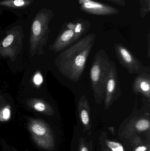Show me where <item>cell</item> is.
I'll return each instance as SVG.
<instances>
[{"label":"cell","mask_w":150,"mask_h":151,"mask_svg":"<svg viewBox=\"0 0 150 151\" xmlns=\"http://www.w3.org/2000/svg\"><path fill=\"white\" fill-rule=\"evenodd\" d=\"M96 38L95 34L88 35L58 55L55 65L68 80L75 83L79 81Z\"/></svg>","instance_id":"6da1fadb"},{"label":"cell","mask_w":150,"mask_h":151,"mask_svg":"<svg viewBox=\"0 0 150 151\" xmlns=\"http://www.w3.org/2000/svg\"><path fill=\"white\" fill-rule=\"evenodd\" d=\"M112 61L104 49L96 53L90 70L92 88L95 102L101 104L105 99L106 85Z\"/></svg>","instance_id":"7a4b0ae2"},{"label":"cell","mask_w":150,"mask_h":151,"mask_svg":"<svg viewBox=\"0 0 150 151\" xmlns=\"http://www.w3.org/2000/svg\"><path fill=\"white\" fill-rule=\"evenodd\" d=\"M54 15L51 10L45 8L40 10L32 22L30 39V52L32 57L44 54L50 32L49 24Z\"/></svg>","instance_id":"3957f363"},{"label":"cell","mask_w":150,"mask_h":151,"mask_svg":"<svg viewBox=\"0 0 150 151\" xmlns=\"http://www.w3.org/2000/svg\"><path fill=\"white\" fill-rule=\"evenodd\" d=\"M24 36L21 26H15L7 31L5 37L0 41V56L14 62L22 50Z\"/></svg>","instance_id":"277c9868"},{"label":"cell","mask_w":150,"mask_h":151,"mask_svg":"<svg viewBox=\"0 0 150 151\" xmlns=\"http://www.w3.org/2000/svg\"><path fill=\"white\" fill-rule=\"evenodd\" d=\"M114 49L117 59L129 74L149 73V69L144 66L123 44L114 43Z\"/></svg>","instance_id":"5b68a950"},{"label":"cell","mask_w":150,"mask_h":151,"mask_svg":"<svg viewBox=\"0 0 150 151\" xmlns=\"http://www.w3.org/2000/svg\"><path fill=\"white\" fill-rule=\"evenodd\" d=\"M122 94L117 68L114 63L112 61L106 85L105 94L104 100L105 110L109 109L114 103L119 98Z\"/></svg>","instance_id":"8992f818"},{"label":"cell","mask_w":150,"mask_h":151,"mask_svg":"<svg viewBox=\"0 0 150 151\" xmlns=\"http://www.w3.org/2000/svg\"><path fill=\"white\" fill-rule=\"evenodd\" d=\"M73 22H67L62 27L60 34L49 49L54 53L62 51L64 49L77 41L74 31Z\"/></svg>","instance_id":"52a82bcc"},{"label":"cell","mask_w":150,"mask_h":151,"mask_svg":"<svg viewBox=\"0 0 150 151\" xmlns=\"http://www.w3.org/2000/svg\"><path fill=\"white\" fill-rule=\"evenodd\" d=\"M82 10L89 14L99 16L116 15L119 10L113 6L92 0H78Z\"/></svg>","instance_id":"ba28073f"},{"label":"cell","mask_w":150,"mask_h":151,"mask_svg":"<svg viewBox=\"0 0 150 151\" xmlns=\"http://www.w3.org/2000/svg\"><path fill=\"white\" fill-rule=\"evenodd\" d=\"M132 91L135 94L143 95L150 101V75L146 72L137 74L132 86Z\"/></svg>","instance_id":"9c48e42d"},{"label":"cell","mask_w":150,"mask_h":151,"mask_svg":"<svg viewBox=\"0 0 150 151\" xmlns=\"http://www.w3.org/2000/svg\"><path fill=\"white\" fill-rule=\"evenodd\" d=\"M77 111L81 122L85 128L91 127L90 107L88 99L85 96L80 98L77 104Z\"/></svg>","instance_id":"30bf717a"},{"label":"cell","mask_w":150,"mask_h":151,"mask_svg":"<svg viewBox=\"0 0 150 151\" xmlns=\"http://www.w3.org/2000/svg\"><path fill=\"white\" fill-rule=\"evenodd\" d=\"M26 104L29 108L34 111L48 115H53L55 111L50 104L41 99H29L26 101Z\"/></svg>","instance_id":"8fae6325"},{"label":"cell","mask_w":150,"mask_h":151,"mask_svg":"<svg viewBox=\"0 0 150 151\" xmlns=\"http://www.w3.org/2000/svg\"><path fill=\"white\" fill-rule=\"evenodd\" d=\"M73 23L75 36L77 40L90 30L91 24L88 20L81 18L77 19Z\"/></svg>","instance_id":"7c38bea8"},{"label":"cell","mask_w":150,"mask_h":151,"mask_svg":"<svg viewBox=\"0 0 150 151\" xmlns=\"http://www.w3.org/2000/svg\"><path fill=\"white\" fill-rule=\"evenodd\" d=\"M34 0H3L0 1V6L11 9L24 8L31 4Z\"/></svg>","instance_id":"4fadbf2b"},{"label":"cell","mask_w":150,"mask_h":151,"mask_svg":"<svg viewBox=\"0 0 150 151\" xmlns=\"http://www.w3.org/2000/svg\"><path fill=\"white\" fill-rule=\"evenodd\" d=\"M31 128L33 133L40 136L45 135L48 131L47 128L44 123L37 120H32Z\"/></svg>","instance_id":"5bb4252c"},{"label":"cell","mask_w":150,"mask_h":151,"mask_svg":"<svg viewBox=\"0 0 150 151\" xmlns=\"http://www.w3.org/2000/svg\"><path fill=\"white\" fill-rule=\"evenodd\" d=\"M149 120L145 118H141L137 120L134 123L135 129L138 131H146L149 129Z\"/></svg>","instance_id":"9a60e30c"},{"label":"cell","mask_w":150,"mask_h":151,"mask_svg":"<svg viewBox=\"0 0 150 151\" xmlns=\"http://www.w3.org/2000/svg\"><path fill=\"white\" fill-rule=\"evenodd\" d=\"M11 106L9 105H4L0 110V121L9 120L11 117Z\"/></svg>","instance_id":"2e32d148"},{"label":"cell","mask_w":150,"mask_h":151,"mask_svg":"<svg viewBox=\"0 0 150 151\" xmlns=\"http://www.w3.org/2000/svg\"><path fill=\"white\" fill-rule=\"evenodd\" d=\"M141 4V16L144 17L150 11V0H140Z\"/></svg>","instance_id":"e0dca14e"},{"label":"cell","mask_w":150,"mask_h":151,"mask_svg":"<svg viewBox=\"0 0 150 151\" xmlns=\"http://www.w3.org/2000/svg\"><path fill=\"white\" fill-rule=\"evenodd\" d=\"M105 142L112 151H124L123 146L119 143L110 141H106Z\"/></svg>","instance_id":"ac0fdd59"},{"label":"cell","mask_w":150,"mask_h":151,"mask_svg":"<svg viewBox=\"0 0 150 151\" xmlns=\"http://www.w3.org/2000/svg\"><path fill=\"white\" fill-rule=\"evenodd\" d=\"M33 83L37 86H40L43 82V78L40 72H37L33 78Z\"/></svg>","instance_id":"d6986e66"},{"label":"cell","mask_w":150,"mask_h":151,"mask_svg":"<svg viewBox=\"0 0 150 151\" xmlns=\"http://www.w3.org/2000/svg\"><path fill=\"white\" fill-rule=\"evenodd\" d=\"M78 151H90L89 147L83 141H81Z\"/></svg>","instance_id":"ffe728a7"},{"label":"cell","mask_w":150,"mask_h":151,"mask_svg":"<svg viewBox=\"0 0 150 151\" xmlns=\"http://www.w3.org/2000/svg\"><path fill=\"white\" fill-rule=\"evenodd\" d=\"M107 1H109L112 2L122 6H125L126 4V2L125 0H107Z\"/></svg>","instance_id":"44dd1931"},{"label":"cell","mask_w":150,"mask_h":151,"mask_svg":"<svg viewBox=\"0 0 150 151\" xmlns=\"http://www.w3.org/2000/svg\"><path fill=\"white\" fill-rule=\"evenodd\" d=\"M147 148L144 146H141L136 148L134 151H146Z\"/></svg>","instance_id":"7402d4cb"},{"label":"cell","mask_w":150,"mask_h":151,"mask_svg":"<svg viewBox=\"0 0 150 151\" xmlns=\"http://www.w3.org/2000/svg\"><path fill=\"white\" fill-rule=\"evenodd\" d=\"M1 9H0V12H1Z\"/></svg>","instance_id":"603a6c76"},{"label":"cell","mask_w":150,"mask_h":151,"mask_svg":"<svg viewBox=\"0 0 150 151\" xmlns=\"http://www.w3.org/2000/svg\"></svg>","instance_id":"cb8c5ba5"}]
</instances>
